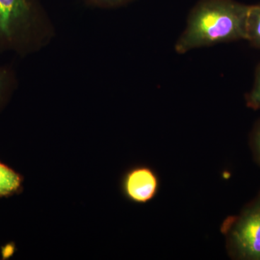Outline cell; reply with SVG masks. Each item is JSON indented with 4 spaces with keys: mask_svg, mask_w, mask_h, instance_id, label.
Masks as SVG:
<instances>
[{
    "mask_svg": "<svg viewBox=\"0 0 260 260\" xmlns=\"http://www.w3.org/2000/svg\"><path fill=\"white\" fill-rule=\"evenodd\" d=\"M18 73L12 64H0V113L8 105L18 90Z\"/></svg>",
    "mask_w": 260,
    "mask_h": 260,
    "instance_id": "cell-6",
    "label": "cell"
},
{
    "mask_svg": "<svg viewBox=\"0 0 260 260\" xmlns=\"http://www.w3.org/2000/svg\"><path fill=\"white\" fill-rule=\"evenodd\" d=\"M160 181L157 173L146 165H137L126 171L121 179V188L126 199L145 204L158 194Z\"/></svg>",
    "mask_w": 260,
    "mask_h": 260,
    "instance_id": "cell-4",
    "label": "cell"
},
{
    "mask_svg": "<svg viewBox=\"0 0 260 260\" xmlns=\"http://www.w3.org/2000/svg\"><path fill=\"white\" fill-rule=\"evenodd\" d=\"M89 8L99 10H114L123 8L138 0H81Z\"/></svg>",
    "mask_w": 260,
    "mask_h": 260,
    "instance_id": "cell-8",
    "label": "cell"
},
{
    "mask_svg": "<svg viewBox=\"0 0 260 260\" xmlns=\"http://www.w3.org/2000/svg\"><path fill=\"white\" fill-rule=\"evenodd\" d=\"M249 147L254 162L260 167V119L254 124L249 135Z\"/></svg>",
    "mask_w": 260,
    "mask_h": 260,
    "instance_id": "cell-10",
    "label": "cell"
},
{
    "mask_svg": "<svg viewBox=\"0 0 260 260\" xmlns=\"http://www.w3.org/2000/svg\"><path fill=\"white\" fill-rule=\"evenodd\" d=\"M56 37L55 24L42 0H0V53L28 57Z\"/></svg>",
    "mask_w": 260,
    "mask_h": 260,
    "instance_id": "cell-2",
    "label": "cell"
},
{
    "mask_svg": "<svg viewBox=\"0 0 260 260\" xmlns=\"http://www.w3.org/2000/svg\"><path fill=\"white\" fill-rule=\"evenodd\" d=\"M246 41L260 49V3L250 5L246 23Z\"/></svg>",
    "mask_w": 260,
    "mask_h": 260,
    "instance_id": "cell-7",
    "label": "cell"
},
{
    "mask_svg": "<svg viewBox=\"0 0 260 260\" xmlns=\"http://www.w3.org/2000/svg\"><path fill=\"white\" fill-rule=\"evenodd\" d=\"M24 177L13 168L0 161V198H9L23 191Z\"/></svg>",
    "mask_w": 260,
    "mask_h": 260,
    "instance_id": "cell-5",
    "label": "cell"
},
{
    "mask_svg": "<svg viewBox=\"0 0 260 260\" xmlns=\"http://www.w3.org/2000/svg\"><path fill=\"white\" fill-rule=\"evenodd\" d=\"M249 8L236 0H198L174 46L176 52L184 54L200 48L246 40Z\"/></svg>",
    "mask_w": 260,
    "mask_h": 260,
    "instance_id": "cell-1",
    "label": "cell"
},
{
    "mask_svg": "<svg viewBox=\"0 0 260 260\" xmlns=\"http://www.w3.org/2000/svg\"><path fill=\"white\" fill-rule=\"evenodd\" d=\"M16 250V245L13 242L7 243L5 245L2 246L1 249H0L2 259H9L10 258L14 255Z\"/></svg>",
    "mask_w": 260,
    "mask_h": 260,
    "instance_id": "cell-11",
    "label": "cell"
},
{
    "mask_svg": "<svg viewBox=\"0 0 260 260\" xmlns=\"http://www.w3.org/2000/svg\"><path fill=\"white\" fill-rule=\"evenodd\" d=\"M220 231L232 259L260 260V189L240 213L224 220Z\"/></svg>",
    "mask_w": 260,
    "mask_h": 260,
    "instance_id": "cell-3",
    "label": "cell"
},
{
    "mask_svg": "<svg viewBox=\"0 0 260 260\" xmlns=\"http://www.w3.org/2000/svg\"><path fill=\"white\" fill-rule=\"evenodd\" d=\"M246 106L254 110L260 109V63L256 68L254 85L246 96Z\"/></svg>",
    "mask_w": 260,
    "mask_h": 260,
    "instance_id": "cell-9",
    "label": "cell"
}]
</instances>
